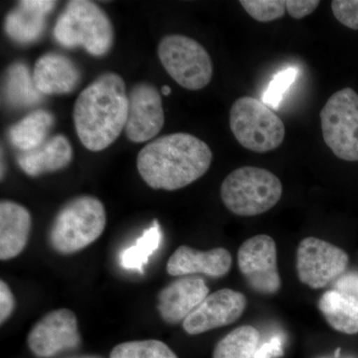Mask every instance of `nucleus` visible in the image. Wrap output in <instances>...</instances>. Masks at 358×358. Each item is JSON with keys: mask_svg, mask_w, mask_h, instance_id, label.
I'll return each instance as SVG.
<instances>
[{"mask_svg": "<svg viewBox=\"0 0 358 358\" xmlns=\"http://www.w3.org/2000/svg\"><path fill=\"white\" fill-rule=\"evenodd\" d=\"M55 1L25 0L7 14L4 28L8 36L20 44L32 43L41 37L46 16L55 8Z\"/></svg>", "mask_w": 358, "mask_h": 358, "instance_id": "nucleus-18", "label": "nucleus"}, {"mask_svg": "<svg viewBox=\"0 0 358 358\" xmlns=\"http://www.w3.org/2000/svg\"><path fill=\"white\" fill-rule=\"evenodd\" d=\"M229 124L238 143L258 154L279 148L286 134L281 117L262 101L252 96L235 101L230 110Z\"/></svg>", "mask_w": 358, "mask_h": 358, "instance_id": "nucleus-6", "label": "nucleus"}, {"mask_svg": "<svg viewBox=\"0 0 358 358\" xmlns=\"http://www.w3.org/2000/svg\"><path fill=\"white\" fill-rule=\"evenodd\" d=\"M208 294L209 288L202 278H180L160 291L157 310L166 324H180L199 308Z\"/></svg>", "mask_w": 358, "mask_h": 358, "instance_id": "nucleus-14", "label": "nucleus"}, {"mask_svg": "<svg viewBox=\"0 0 358 358\" xmlns=\"http://www.w3.org/2000/svg\"><path fill=\"white\" fill-rule=\"evenodd\" d=\"M6 102L13 108H28L41 102L42 94L35 86L29 68L22 62H15L6 70L3 82Z\"/></svg>", "mask_w": 358, "mask_h": 358, "instance_id": "nucleus-21", "label": "nucleus"}, {"mask_svg": "<svg viewBox=\"0 0 358 358\" xmlns=\"http://www.w3.org/2000/svg\"><path fill=\"white\" fill-rule=\"evenodd\" d=\"M319 310L336 331L358 334V299L343 292H327L320 296Z\"/></svg>", "mask_w": 358, "mask_h": 358, "instance_id": "nucleus-20", "label": "nucleus"}, {"mask_svg": "<svg viewBox=\"0 0 358 358\" xmlns=\"http://www.w3.org/2000/svg\"><path fill=\"white\" fill-rule=\"evenodd\" d=\"M160 62L169 76L185 89L199 91L212 79L210 55L199 42L185 35H167L157 48Z\"/></svg>", "mask_w": 358, "mask_h": 358, "instance_id": "nucleus-7", "label": "nucleus"}, {"mask_svg": "<svg viewBox=\"0 0 358 358\" xmlns=\"http://www.w3.org/2000/svg\"><path fill=\"white\" fill-rule=\"evenodd\" d=\"M33 78L42 95H62L77 88L81 74L71 59L62 54L47 53L35 64Z\"/></svg>", "mask_w": 358, "mask_h": 358, "instance_id": "nucleus-16", "label": "nucleus"}, {"mask_svg": "<svg viewBox=\"0 0 358 358\" xmlns=\"http://www.w3.org/2000/svg\"><path fill=\"white\" fill-rule=\"evenodd\" d=\"M53 124L54 117L50 113L45 110H34L11 127L9 138L21 152H31L48 140L47 136Z\"/></svg>", "mask_w": 358, "mask_h": 358, "instance_id": "nucleus-22", "label": "nucleus"}, {"mask_svg": "<svg viewBox=\"0 0 358 358\" xmlns=\"http://www.w3.org/2000/svg\"><path fill=\"white\" fill-rule=\"evenodd\" d=\"M73 157L72 145L63 134L48 138L41 147L18 157V166L31 178L55 173L69 166Z\"/></svg>", "mask_w": 358, "mask_h": 358, "instance_id": "nucleus-19", "label": "nucleus"}, {"mask_svg": "<svg viewBox=\"0 0 358 358\" xmlns=\"http://www.w3.org/2000/svg\"><path fill=\"white\" fill-rule=\"evenodd\" d=\"M80 358H98V357H80Z\"/></svg>", "mask_w": 358, "mask_h": 358, "instance_id": "nucleus-34", "label": "nucleus"}, {"mask_svg": "<svg viewBox=\"0 0 358 358\" xmlns=\"http://www.w3.org/2000/svg\"><path fill=\"white\" fill-rule=\"evenodd\" d=\"M246 13L259 22H271L282 18L286 13V1L282 0H241Z\"/></svg>", "mask_w": 358, "mask_h": 358, "instance_id": "nucleus-26", "label": "nucleus"}, {"mask_svg": "<svg viewBox=\"0 0 358 358\" xmlns=\"http://www.w3.org/2000/svg\"><path fill=\"white\" fill-rule=\"evenodd\" d=\"M334 289L358 299V273L350 272L341 275L334 284Z\"/></svg>", "mask_w": 358, "mask_h": 358, "instance_id": "nucleus-32", "label": "nucleus"}, {"mask_svg": "<svg viewBox=\"0 0 358 358\" xmlns=\"http://www.w3.org/2000/svg\"><path fill=\"white\" fill-rule=\"evenodd\" d=\"M162 242V227L159 221L154 220L152 225L143 231L133 245L122 252L120 255L122 267L143 274L150 257L159 250Z\"/></svg>", "mask_w": 358, "mask_h": 358, "instance_id": "nucleus-23", "label": "nucleus"}, {"mask_svg": "<svg viewBox=\"0 0 358 358\" xmlns=\"http://www.w3.org/2000/svg\"><path fill=\"white\" fill-rule=\"evenodd\" d=\"M15 308V299L8 285L0 281V322L3 324L13 315Z\"/></svg>", "mask_w": 358, "mask_h": 358, "instance_id": "nucleus-30", "label": "nucleus"}, {"mask_svg": "<svg viewBox=\"0 0 358 358\" xmlns=\"http://www.w3.org/2000/svg\"><path fill=\"white\" fill-rule=\"evenodd\" d=\"M237 262L250 288L257 293L274 294L281 289L277 246L272 237L262 234L249 238L238 250Z\"/></svg>", "mask_w": 358, "mask_h": 358, "instance_id": "nucleus-10", "label": "nucleus"}, {"mask_svg": "<svg viewBox=\"0 0 358 358\" xmlns=\"http://www.w3.org/2000/svg\"><path fill=\"white\" fill-rule=\"evenodd\" d=\"M129 95L120 75L105 73L78 96L74 122L78 138L92 152L109 148L126 128Z\"/></svg>", "mask_w": 358, "mask_h": 358, "instance_id": "nucleus-2", "label": "nucleus"}, {"mask_svg": "<svg viewBox=\"0 0 358 358\" xmlns=\"http://www.w3.org/2000/svg\"><path fill=\"white\" fill-rule=\"evenodd\" d=\"M110 358H178L169 345L160 341H134L113 348Z\"/></svg>", "mask_w": 358, "mask_h": 358, "instance_id": "nucleus-25", "label": "nucleus"}, {"mask_svg": "<svg viewBox=\"0 0 358 358\" xmlns=\"http://www.w3.org/2000/svg\"><path fill=\"white\" fill-rule=\"evenodd\" d=\"M31 215L28 209L10 200L0 203V260L16 258L29 240Z\"/></svg>", "mask_w": 358, "mask_h": 358, "instance_id": "nucleus-17", "label": "nucleus"}, {"mask_svg": "<svg viewBox=\"0 0 358 358\" xmlns=\"http://www.w3.org/2000/svg\"><path fill=\"white\" fill-rule=\"evenodd\" d=\"M259 346L258 329L252 326L239 327L218 341L213 358H254Z\"/></svg>", "mask_w": 358, "mask_h": 358, "instance_id": "nucleus-24", "label": "nucleus"}, {"mask_svg": "<svg viewBox=\"0 0 358 358\" xmlns=\"http://www.w3.org/2000/svg\"><path fill=\"white\" fill-rule=\"evenodd\" d=\"M247 299L243 294L222 289L209 294L199 308L182 322L183 329L190 336H197L229 326L240 319L246 310Z\"/></svg>", "mask_w": 358, "mask_h": 358, "instance_id": "nucleus-12", "label": "nucleus"}, {"mask_svg": "<svg viewBox=\"0 0 358 358\" xmlns=\"http://www.w3.org/2000/svg\"><path fill=\"white\" fill-rule=\"evenodd\" d=\"M213 159L209 145L186 133L167 134L138 152V173L152 189H180L202 178Z\"/></svg>", "mask_w": 358, "mask_h": 358, "instance_id": "nucleus-1", "label": "nucleus"}, {"mask_svg": "<svg viewBox=\"0 0 358 358\" xmlns=\"http://www.w3.org/2000/svg\"><path fill=\"white\" fill-rule=\"evenodd\" d=\"M348 254L336 245L315 237L301 240L296 250V272L301 282L322 289L345 274Z\"/></svg>", "mask_w": 358, "mask_h": 358, "instance_id": "nucleus-9", "label": "nucleus"}, {"mask_svg": "<svg viewBox=\"0 0 358 358\" xmlns=\"http://www.w3.org/2000/svg\"><path fill=\"white\" fill-rule=\"evenodd\" d=\"M164 124V110L159 92L152 85H136L129 94L127 136L133 143L152 140Z\"/></svg>", "mask_w": 358, "mask_h": 358, "instance_id": "nucleus-13", "label": "nucleus"}, {"mask_svg": "<svg viewBox=\"0 0 358 358\" xmlns=\"http://www.w3.org/2000/svg\"><path fill=\"white\" fill-rule=\"evenodd\" d=\"M220 195L228 210L235 215L251 217L271 210L280 201L282 185L267 169L243 166L224 179Z\"/></svg>", "mask_w": 358, "mask_h": 358, "instance_id": "nucleus-5", "label": "nucleus"}, {"mask_svg": "<svg viewBox=\"0 0 358 358\" xmlns=\"http://www.w3.org/2000/svg\"><path fill=\"white\" fill-rule=\"evenodd\" d=\"M320 3L317 0H288L286 1L287 13L294 20H301L312 14Z\"/></svg>", "mask_w": 358, "mask_h": 358, "instance_id": "nucleus-29", "label": "nucleus"}, {"mask_svg": "<svg viewBox=\"0 0 358 358\" xmlns=\"http://www.w3.org/2000/svg\"><path fill=\"white\" fill-rule=\"evenodd\" d=\"M162 91L164 96H169L171 93V88L169 86H164L162 87Z\"/></svg>", "mask_w": 358, "mask_h": 358, "instance_id": "nucleus-33", "label": "nucleus"}, {"mask_svg": "<svg viewBox=\"0 0 358 358\" xmlns=\"http://www.w3.org/2000/svg\"><path fill=\"white\" fill-rule=\"evenodd\" d=\"M27 343L33 355L40 358L76 350L81 345L76 315L68 308L47 313L32 327Z\"/></svg>", "mask_w": 358, "mask_h": 358, "instance_id": "nucleus-11", "label": "nucleus"}, {"mask_svg": "<svg viewBox=\"0 0 358 358\" xmlns=\"http://www.w3.org/2000/svg\"><path fill=\"white\" fill-rule=\"evenodd\" d=\"M284 355V341L280 336H274L259 346L254 358H280Z\"/></svg>", "mask_w": 358, "mask_h": 358, "instance_id": "nucleus-31", "label": "nucleus"}, {"mask_svg": "<svg viewBox=\"0 0 358 358\" xmlns=\"http://www.w3.org/2000/svg\"><path fill=\"white\" fill-rule=\"evenodd\" d=\"M296 74H298V72L293 68H289V69L279 73L274 78V80L271 82L267 92L264 95V103L273 108L279 107V103H281L284 94L286 93L287 90L296 79Z\"/></svg>", "mask_w": 358, "mask_h": 358, "instance_id": "nucleus-27", "label": "nucleus"}, {"mask_svg": "<svg viewBox=\"0 0 358 358\" xmlns=\"http://www.w3.org/2000/svg\"><path fill=\"white\" fill-rule=\"evenodd\" d=\"M107 224L105 206L98 199L82 195L59 210L49 230V243L61 255H71L93 244Z\"/></svg>", "mask_w": 358, "mask_h": 358, "instance_id": "nucleus-3", "label": "nucleus"}, {"mask_svg": "<svg viewBox=\"0 0 358 358\" xmlns=\"http://www.w3.org/2000/svg\"><path fill=\"white\" fill-rule=\"evenodd\" d=\"M331 10L341 24L358 30V0H334Z\"/></svg>", "mask_w": 358, "mask_h": 358, "instance_id": "nucleus-28", "label": "nucleus"}, {"mask_svg": "<svg viewBox=\"0 0 358 358\" xmlns=\"http://www.w3.org/2000/svg\"><path fill=\"white\" fill-rule=\"evenodd\" d=\"M114 36L109 16L100 6L87 0L70 1L54 27V37L61 46L82 47L96 57L110 50Z\"/></svg>", "mask_w": 358, "mask_h": 358, "instance_id": "nucleus-4", "label": "nucleus"}, {"mask_svg": "<svg viewBox=\"0 0 358 358\" xmlns=\"http://www.w3.org/2000/svg\"><path fill=\"white\" fill-rule=\"evenodd\" d=\"M231 267L232 256L228 250L199 251L182 245L169 258L166 271L171 275L203 274L211 278H222L229 273Z\"/></svg>", "mask_w": 358, "mask_h": 358, "instance_id": "nucleus-15", "label": "nucleus"}, {"mask_svg": "<svg viewBox=\"0 0 358 358\" xmlns=\"http://www.w3.org/2000/svg\"><path fill=\"white\" fill-rule=\"evenodd\" d=\"M322 136L338 159L358 162V94L352 88L336 92L320 110Z\"/></svg>", "mask_w": 358, "mask_h": 358, "instance_id": "nucleus-8", "label": "nucleus"}]
</instances>
